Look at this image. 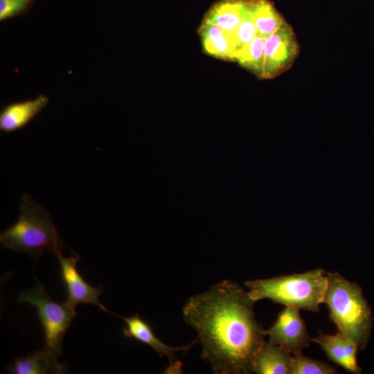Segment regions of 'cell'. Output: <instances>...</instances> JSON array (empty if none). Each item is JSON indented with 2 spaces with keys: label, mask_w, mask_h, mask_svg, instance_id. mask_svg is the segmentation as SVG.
Returning a JSON list of instances; mask_svg holds the SVG:
<instances>
[{
  "label": "cell",
  "mask_w": 374,
  "mask_h": 374,
  "mask_svg": "<svg viewBox=\"0 0 374 374\" xmlns=\"http://www.w3.org/2000/svg\"><path fill=\"white\" fill-rule=\"evenodd\" d=\"M255 303L238 283L224 280L192 296L182 308L184 321L202 345V358L215 373H253L266 336Z\"/></svg>",
  "instance_id": "1"
},
{
  "label": "cell",
  "mask_w": 374,
  "mask_h": 374,
  "mask_svg": "<svg viewBox=\"0 0 374 374\" xmlns=\"http://www.w3.org/2000/svg\"><path fill=\"white\" fill-rule=\"evenodd\" d=\"M328 284L323 303L337 330L364 349L371 335L373 318L362 290L339 272L326 271Z\"/></svg>",
  "instance_id": "2"
},
{
  "label": "cell",
  "mask_w": 374,
  "mask_h": 374,
  "mask_svg": "<svg viewBox=\"0 0 374 374\" xmlns=\"http://www.w3.org/2000/svg\"><path fill=\"white\" fill-rule=\"evenodd\" d=\"M244 284L254 302L269 299L285 306L315 312L323 303L328 278L326 271L318 268L303 273L247 280Z\"/></svg>",
  "instance_id": "3"
},
{
  "label": "cell",
  "mask_w": 374,
  "mask_h": 374,
  "mask_svg": "<svg viewBox=\"0 0 374 374\" xmlns=\"http://www.w3.org/2000/svg\"><path fill=\"white\" fill-rule=\"evenodd\" d=\"M0 242L4 248L35 258L46 251L56 255L66 247L60 238L48 211L26 193L19 199L17 221L1 233Z\"/></svg>",
  "instance_id": "4"
},
{
  "label": "cell",
  "mask_w": 374,
  "mask_h": 374,
  "mask_svg": "<svg viewBox=\"0 0 374 374\" xmlns=\"http://www.w3.org/2000/svg\"><path fill=\"white\" fill-rule=\"evenodd\" d=\"M33 288L19 293L17 301L35 306L44 328L45 346L44 348L57 357L62 353V343L66 331L74 317L75 309L66 303H58L48 295L45 287L35 278Z\"/></svg>",
  "instance_id": "5"
},
{
  "label": "cell",
  "mask_w": 374,
  "mask_h": 374,
  "mask_svg": "<svg viewBox=\"0 0 374 374\" xmlns=\"http://www.w3.org/2000/svg\"><path fill=\"white\" fill-rule=\"evenodd\" d=\"M264 79L276 78L288 70L299 53V45L292 27L285 22L265 37Z\"/></svg>",
  "instance_id": "6"
},
{
  "label": "cell",
  "mask_w": 374,
  "mask_h": 374,
  "mask_svg": "<svg viewBox=\"0 0 374 374\" xmlns=\"http://www.w3.org/2000/svg\"><path fill=\"white\" fill-rule=\"evenodd\" d=\"M299 309L285 306L278 314L274 324L265 330L269 341L279 346L291 355L302 353L312 342L307 326Z\"/></svg>",
  "instance_id": "7"
},
{
  "label": "cell",
  "mask_w": 374,
  "mask_h": 374,
  "mask_svg": "<svg viewBox=\"0 0 374 374\" xmlns=\"http://www.w3.org/2000/svg\"><path fill=\"white\" fill-rule=\"evenodd\" d=\"M60 265V274L66 288L67 299L65 303L72 308L79 303L91 304L105 312L109 310L99 301L103 287H94L88 284L76 269V263L80 260L77 256L64 257L62 251L55 255Z\"/></svg>",
  "instance_id": "8"
},
{
  "label": "cell",
  "mask_w": 374,
  "mask_h": 374,
  "mask_svg": "<svg viewBox=\"0 0 374 374\" xmlns=\"http://www.w3.org/2000/svg\"><path fill=\"white\" fill-rule=\"evenodd\" d=\"M318 344L329 359L354 374L361 373L358 365L357 352L359 346L354 341L337 330L335 335H327L322 332L311 338Z\"/></svg>",
  "instance_id": "9"
},
{
  "label": "cell",
  "mask_w": 374,
  "mask_h": 374,
  "mask_svg": "<svg viewBox=\"0 0 374 374\" xmlns=\"http://www.w3.org/2000/svg\"><path fill=\"white\" fill-rule=\"evenodd\" d=\"M112 314L121 318L127 324L123 330V335L130 339H134L144 344L151 347L160 356H166L170 361V364L175 362V353L179 351L186 352L194 344H197L195 339L188 346L172 347L162 342L155 335L150 324L143 320L138 314L133 316L124 317L110 312Z\"/></svg>",
  "instance_id": "10"
},
{
  "label": "cell",
  "mask_w": 374,
  "mask_h": 374,
  "mask_svg": "<svg viewBox=\"0 0 374 374\" xmlns=\"http://www.w3.org/2000/svg\"><path fill=\"white\" fill-rule=\"evenodd\" d=\"M48 102V97L40 93L34 99L6 105L0 112V130L10 133L24 127L47 106Z\"/></svg>",
  "instance_id": "11"
},
{
  "label": "cell",
  "mask_w": 374,
  "mask_h": 374,
  "mask_svg": "<svg viewBox=\"0 0 374 374\" xmlns=\"http://www.w3.org/2000/svg\"><path fill=\"white\" fill-rule=\"evenodd\" d=\"M250 2L251 0H220L211 8L204 20L217 25L232 39Z\"/></svg>",
  "instance_id": "12"
},
{
  "label": "cell",
  "mask_w": 374,
  "mask_h": 374,
  "mask_svg": "<svg viewBox=\"0 0 374 374\" xmlns=\"http://www.w3.org/2000/svg\"><path fill=\"white\" fill-rule=\"evenodd\" d=\"M57 357L43 348L31 355L17 358L8 366V372L12 374L64 373L66 368L57 360Z\"/></svg>",
  "instance_id": "13"
},
{
  "label": "cell",
  "mask_w": 374,
  "mask_h": 374,
  "mask_svg": "<svg viewBox=\"0 0 374 374\" xmlns=\"http://www.w3.org/2000/svg\"><path fill=\"white\" fill-rule=\"evenodd\" d=\"M292 355L271 341H265L253 366L257 374H291Z\"/></svg>",
  "instance_id": "14"
},
{
  "label": "cell",
  "mask_w": 374,
  "mask_h": 374,
  "mask_svg": "<svg viewBox=\"0 0 374 374\" xmlns=\"http://www.w3.org/2000/svg\"><path fill=\"white\" fill-rule=\"evenodd\" d=\"M198 33L206 53L217 59L234 61L233 42L219 26L203 20Z\"/></svg>",
  "instance_id": "15"
},
{
  "label": "cell",
  "mask_w": 374,
  "mask_h": 374,
  "mask_svg": "<svg viewBox=\"0 0 374 374\" xmlns=\"http://www.w3.org/2000/svg\"><path fill=\"white\" fill-rule=\"evenodd\" d=\"M251 13L257 35L267 37L286 21L270 0H251Z\"/></svg>",
  "instance_id": "16"
},
{
  "label": "cell",
  "mask_w": 374,
  "mask_h": 374,
  "mask_svg": "<svg viewBox=\"0 0 374 374\" xmlns=\"http://www.w3.org/2000/svg\"><path fill=\"white\" fill-rule=\"evenodd\" d=\"M265 37L257 35L235 55L234 60L262 79H263L265 65Z\"/></svg>",
  "instance_id": "17"
},
{
  "label": "cell",
  "mask_w": 374,
  "mask_h": 374,
  "mask_svg": "<svg viewBox=\"0 0 374 374\" xmlns=\"http://www.w3.org/2000/svg\"><path fill=\"white\" fill-rule=\"evenodd\" d=\"M337 371L331 365L313 359L301 353L292 355L291 374H335Z\"/></svg>",
  "instance_id": "18"
},
{
  "label": "cell",
  "mask_w": 374,
  "mask_h": 374,
  "mask_svg": "<svg viewBox=\"0 0 374 374\" xmlns=\"http://www.w3.org/2000/svg\"><path fill=\"white\" fill-rule=\"evenodd\" d=\"M257 35L256 28L251 13V0L245 16L232 37L234 48V60L235 55L247 46Z\"/></svg>",
  "instance_id": "19"
},
{
  "label": "cell",
  "mask_w": 374,
  "mask_h": 374,
  "mask_svg": "<svg viewBox=\"0 0 374 374\" xmlns=\"http://www.w3.org/2000/svg\"><path fill=\"white\" fill-rule=\"evenodd\" d=\"M36 0H0V21L27 15Z\"/></svg>",
  "instance_id": "20"
}]
</instances>
